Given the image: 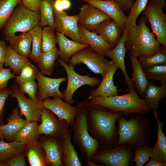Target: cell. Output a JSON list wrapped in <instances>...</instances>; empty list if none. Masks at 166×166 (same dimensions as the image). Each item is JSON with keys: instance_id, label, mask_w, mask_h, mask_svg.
Listing matches in <instances>:
<instances>
[{"instance_id": "6da1fadb", "label": "cell", "mask_w": 166, "mask_h": 166, "mask_svg": "<svg viewBox=\"0 0 166 166\" xmlns=\"http://www.w3.org/2000/svg\"><path fill=\"white\" fill-rule=\"evenodd\" d=\"M87 110L88 131L102 148H112L117 141L115 122L123 112L107 110L88 99L80 103Z\"/></svg>"}, {"instance_id": "7a4b0ae2", "label": "cell", "mask_w": 166, "mask_h": 166, "mask_svg": "<svg viewBox=\"0 0 166 166\" xmlns=\"http://www.w3.org/2000/svg\"><path fill=\"white\" fill-rule=\"evenodd\" d=\"M147 21L144 16H142L138 24L128 30L125 47L126 50L129 52V54L134 57L151 55L158 51L161 48L162 45L147 25Z\"/></svg>"}, {"instance_id": "3957f363", "label": "cell", "mask_w": 166, "mask_h": 166, "mask_svg": "<svg viewBox=\"0 0 166 166\" xmlns=\"http://www.w3.org/2000/svg\"><path fill=\"white\" fill-rule=\"evenodd\" d=\"M117 120L119 139L114 146L127 144L134 148L148 144L147 135L150 131L151 125L150 121L144 118L143 114L136 113L135 117L129 120L122 116Z\"/></svg>"}, {"instance_id": "277c9868", "label": "cell", "mask_w": 166, "mask_h": 166, "mask_svg": "<svg viewBox=\"0 0 166 166\" xmlns=\"http://www.w3.org/2000/svg\"><path fill=\"white\" fill-rule=\"evenodd\" d=\"M77 108L76 119L70 125L73 131L74 143L78 147L80 155L87 163L100 149V144L89 132L87 109L80 103Z\"/></svg>"}, {"instance_id": "5b68a950", "label": "cell", "mask_w": 166, "mask_h": 166, "mask_svg": "<svg viewBox=\"0 0 166 166\" xmlns=\"http://www.w3.org/2000/svg\"><path fill=\"white\" fill-rule=\"evenodd\" d=\"M94 104L113 111H120L125 116L132 113L145 114L150 111L144 99L138 96L135 88L127 94L107 97H90L88 99Z\"/></svg>"}, {"instance_id": "8992f818", "label": "cell", "mask_w": 166, "mask_h": 166, "mask_svg": "<svg viewBox=\"0 0 166 166\" xmlns=\"http://www.w3.org/2000/svg\"><path fill=\"white\" fill-rule=\"evenodd\" d=\"M40 20L39 10H31L21 3L16 7L4 27L3 34L5 40L8 41L16 32H29L39 25Z\"/></svg>"}, {"instance_id": "52a82bcc", "label": "cell", "mask_w": 166, "mask_h": 166, "mask_svg": "<svg viewBox=\"0 0 166 166\" xmlns=\"http://www.w3.org/2000/svg\"><path fill=\"white\" fill-rule=\"evenodd\" d=\"M165 0H150L143 14L150 23L159 42L166 47V14L163 11Z\"/></svg>"}, {"instance_id": "ba28073f", "label": "cell", "mask_w": 166, "mask_h": 166, "mask_svg": "<svg viewBox=\"0 0 166 166\" xmlns=\"http://www.w3.org/2000/svg\"><path fill=\"white\" fill-rule=\"evenodd\" d=\"M69 65L74 67L77 65L85 64L95 74H100L103 78L109 66L110 61L89 46L74 53L70 58Z\"/></svg>"}, {"instance_id": "9c48e42d", "label": "cell", "mask_w": 166, "mask_h": 166, "mask_svg": "<svg viewBox=\"0 0 166 166\" xmlns=\"http://www.w3.org/2000/svg\"><path fill=\"white\" fill-rule=\"evenodd\" d=\"M132 148L127 144L112 148H102L91 157L90 160L108 166H128L131 158Z\"/></svg>"}, {"instance_id": "30bf717a", "label": "cell", "mask_w": 166, "mask_h": 166, "mask_svg": "<svg viewBox=\"0 0 166 166\" xmlns=\"http://www.w3.org/2000/svg\"><path fill=\"white\" fill-rule=\"evenodd\" d=\"M57 61L64 68L67 74V85L63 93V98L68 104L71 105L74 103L73 94L80 87L87 85L93 87L100 84V81L97 77H90L89 75H80L75 71L74 67L68 65L60 58H58Z\"/></svg>"}, {"instance_id": "8fae6325", "label": "cell", "mask_w": 166, "mask_h": 166, "mask_svg": "<svg viewBox=\"0 0 166 166\" xmlns=\"http://www.w3.org/2000/svg\"><path fill=\"white\" fill-rule=\"evenodd\" d=\"M41 122L39 124L40 133L62 141L69 129V124L65 120L57 119L56 115L48 109L44 108L41 114Z\"/></svg>"}, {"instance_id": "7c38bea8", "label": "cell", "mask_w": 166, "mask_h": 166, "mask_svg": "<svg viewBox=\"0 0 166 166\" xmlns=\"http://www.w3.org/2000/svg\"><path fill=\"white\" fill-rule=\"evenodd\" d=\"M10 95L17 99L20 114L21 116H24L27 122L41 121V114L44 108L42 101H34L26 98L20 90L18 85L15 84L12 85Z\"/></svg>"}, {"instance_id": "4fadbf2b", "label": "cell", "mask_w": 166, "mask_h": 166, "mask_svg": "<svg viewBox=\"0 0 166 166\" xmlns=\"http://www.w3.org/2000/svg\"><path fill=\"white\" fill-rule=\"evenodd\" d=\"M54 13L56 31L82 44L79 34L78 15H68L65 11L59 13L54 11Z\"/></svg>"}, {"instance_id": "5bb4252c", "label": "cell", "mask_w": 166, "mask_h": 166, "mask_svg": "<svg viewBox=\"0 0 166 166\" xmlns=\"http://www.w3.org/2000/svg\"><path fill=\"white\" fill-rule=\"evenodd\" d=\"M38 92L37 97L38 100L43 101L50 97H64L63 93L60 91L59 87L61 84L66 80V77L51 78L45 76L38 70L36 75Z\"/></svg>"}, {"instance_id": "9a60e30c", "label": "cell", "mask_w": 166, "mask_h": 166, "mask_svg": "<svg viewBox=\"0 0 166 166\" xmlns=\"http://www.w3.org/2000/svg\"><path fill=\"white\" fill-rule=\"evenodd\" d=\"M79 9V24L91 31L101 22L111 19L104 12L88 3Z\"/></svg>"}, {"instance_id": "2e32d148", "label": "cell", "mask_w": 166, "mask_h": 166, "mask_svg": "<svg viewBox=\"0 0 166 166\" xmlns=\"http://www.w3.org/2000/svg\"><path fill=\"white\" fill-rule=\"evenodd\" d=\"M44 107L50 110L57 116L59 119L65 120L69 125L74 121L77 108L63 101L61 98L54 97L53 99L49 98L42 101Z\"/></svg>"}, {"instance_id": "e0dca14e", "label": "cell", "mask_w": 166, "mask_h": 166, "mask_svg": "<svg viewBox=\"0 0 166 166\" xmlns=\"http://www.w3.org/2000/svg\"><path fill=\"white\" fill-rule=\"evenodd\" d=\"M101 10L108 15L123 31L127 20L124 12L113 0H82Z\"/></svg>"}, {"instance_id": "ac0fdd59", "label": "cell", "mask_w": 166, "mask_h": 166, "mask_svg": "<svg viewBox=\"0 0 166 166\" xmlns=\"http://www.w3.org/2000/svg\"><path fill=\"white\" fill-rule=\"evenodd\" d=\"M128 35V33H123L118 43L114 48L108 51L106 56L110 58L121 69L124 76L126 83L128 85V91L129 92L135 88L132 79L129 77L127 72L124 62L126 51L125 43L127 39Z\"/></svg>"}, {"instance_id": "d6986e66", "label": "cell", "mask_w": 166, "mask_h": 166, "mask_svg": "<svg viewBox=\"0 0 166 166\" xmlns=\"http://www.w3.org/2000/svg\"><path fill=\"white\" fill-rule=\"evenodd\" d=\"M38 140L44 151L49 166H62L61 141L45 135L40 136Z\"/></svg>"}, {"instance_id": "ffe728a7", "label": "cell", "mask_w": 166, "mask_h": 166, "mask_svg": "<svg viewBox=\"0 0 166 166\" xmlns=\"http://www.w3.org/2000/svg\"><path fill=\"white\" fill-rule=\"evenodd\" d=\"M118 69L117 66L112 61H110L109 66L99 86L95 89L89 92L90 97H107L118 94L119 91L113 81L114 74Z\"/></svg>"}, {"instance_id": "44dd1931", "label": "cell", "mask_w": 166, "mask_h": 166, "mask_svg": "<svg viewBox=\"0 0 166 166\" xmlns=\"http://www.w3.org/2000/svg\"><path fill=\"white\" fill-rule=\"evenodd\" d=\"M78 26L82 43L88 45L99 54L106 56L108 51L112 48L104 37L88 30L79 24Z\"/></svg>"}, {"instance_id": "7402d4cb", "label": "cell", "mask_w": 166, "mask_h": 166, "mask_svg": "<svg viewBox=\"0 0 166 166\" xmlns=\"http://www.w3.org/2000/svg\"><path fill=\"white\" fill-rule=\"evenodd\" d=\"M6 121V124L0 126V132L6 142H11L14 140L17 133L28 122L22 117L17 107L14 109Z\"/></svg>"}, {"instance_id": "603a6c76", "label": "cell", "mask_w": 166, "mask_h": 166, "mask_svg": "<svg viewBox=\"0 0 166 166\" xmlns=\"http://www.w3.org/2000/svg\"><path fill=\"white\" fill-rule=\"evenodd\" d=\"M92 31L102 36L112 48L118 43L123 32L111 18L101 23Z\"/></svg>"}, {"instance_id": "cb8c5ba5", "label": "cell", "mask_w": 166, "mask_h": 166, "mask_svg": "<svg viewBox=\"0 0 166 166\" xmlns=\"http://www.w3.org/2000/svg\"><path fill=\"white\" fill-rule=\"evenodd\" d=\"M57 43L59 47V58L66 63L69 62L71 57L80 49L89 46L87 44L77 42L70 40L62 33L56 31Z\"/></svg>"}, {"instance_id": "d4e9b609", "label": "cell", "mask_w": 166, "mask_h": 166, "mask_svg": "<svg viewBox=\"0 0 166 166\" xmlns=\"http://www.w3.org/2000/svg\"><path fill=\"white\" fill-rule=\"evenodd\" d=\"M38 139L33 140L26 144L25 156L30 166H49L44 151Z\"/></svg>"}, {"instance_id": "484cf974", "label": "cell", "mask_w": 166, "mask_h": 166, "mask_svg": "<svg viewBox=\"0 0 166 166\" xmlns=\"http://www.w3.org/2000/svg\"><path fill=\"white\" fill-rule=\"evenodd\" d=\"M72 130L69 128L65 137L61 141L62 166H81L77 152L71 141Z\"/></svg>"}, {"instance_id": "4316f807", "label": "cell", "mask_w": 166, "mask_h": 166, "mask_svg": "<svg viewBox=\"0 0 166 166\" xmlns=\"http://www.w3.org/2000/svg\"><path fill=\"white\" fill-rule=\"evenodd\" d=\"M143 97L150 111L157 110L159 101L166 97V84L159 87L152 83H149Z\"/></svg>"}, {"instance_id": "83f0119b", "label": "cell", "mask_w": 166, "mask_h": 166, "mask_svg": "<svg viewBox=\"0 0 166 166\" xmlns=\"http://www.w3.org/2000/svg\"><path fill=\"white\" fill-rule=\"evenodd\" d=\"M132 69V79L135 90L137 94L143 97L147 86L149 83L144 70L139 64L138 58L128 54Z\"/></svg>"}, {"instance_id": "f1b7e54d", "label": "cell", "mask_w": 166, "mask_h": 166, "mask_svg": "<svg viewBox=\"0 0 166 166\" xmlns=\"http://www.w3.org/2000/svg\"><path fill=\"white\" fill-rule=\"evenodd\" d=\"M156 118L157 123V137L154 146L152 148L150 158L159 161L166 162V138L163 132V123L157 116V110L152 112Z\"/></svg>"}, {"instance_id": "f546056e", "label": "cell", "mask_w": 166, "mask_h": 166, "mask_svg": "<svg viewBox=\"0 0 166 166\" xmlns=\"http://www.w3.org/2000/svg\"><path fill=\"white\" fill-rule=\"evenodd\" d=\"M8 42L10 45L22 56L27 58L31 54L32 38L28 32L22 33L10 38Z\"/></svg>"}, {"instance_id": "4dcf8cb0", "label": "cell", "mask_w": 166, "mask_h": 166, "mask_svg": "<svg viewBox=\"0 0 166 166\" xmlns=\"http://www.w3.org/2000/svg\"><path fill=\"white\" fill-rule=\"evenodd\" d=\"M59 56V50L56 47L48 51L42 52L37 63L40 71L43 74L51 75Z\"/></svg>"}, {"instance_id": "1f68e13d", "label": "cell", "mask_w": 166, "mask_h": 166, "mask_svg": "<svg viewBox=\"0 0 166 166\" xmlns=\"http://www.w3.org/2000/svg\"><path fill=\"white\" fill-rule=\"evenodd\" d=\"M26 144L14 140L11 142L0 140V162H6L24 151Z\"/></svg>"}, {"instance_id": "d6a6232c", "label": "cell", "mask_w": 166, "mask_h": 166, "mask_svg": "<svg viewBox=\"0 0 166 166\" xmlns=\"http://www.w3.org/2000/svg\"><path fill=\"white\" fill-rule=\"evenodd\" d=\"M29 61L27 58L20 55L10 45H7L4 65L9 66L14 75L19 74L23 66Z\"/></svg>"}, {"instance_id": "836d02e7", "label": "cell", "mask_w": 166, "mask_h": 166, "mask_svg": "<svg viewBox=\"0 0 166 166\" xmlns=\"http://www.w3.org/2000/svg\"><path fill=\"white\" fill-rule=\"evenodd\" d=\"M39 124L36 121L27 122L17 133L14 140L26 144L41 136L39 131Z\"/></svg>"}, {"instance_id": "e575fe53", "label": "cell", "mask_w": 166, "mask_h": 166, "mask_svg": "<svg viewBox=\"0 0 166 166\" xmlns=\"http://www.w3.org/2000/svg\"><path fill=\"white\" fill-rule=\"evenodd\" d=\"M54 0H40L39 11L40 20L39 26L44 27L48 26L55 30V20L53 3Z\"/></svg>"}, {"instance_id": "d590c367", "label": "cell", "mask_w": 166, "mask_h": 166, "mask_svg": "<svg viewBox=\"0 0 166 166\" xmlns=\"http://www.w3.org/2000/svg\"><path fill=\"white\" fill-rule=\"evenodd\" d=\"M138 62L143 69L159 65H166V47L163 45L158 51L148 56H140Z\"/></svg>"}, {"instance_id": "8d00e7d4", "label": "cell", "mask_w": 166, "mask_h": 166, "mask_svg": "<svg viewBox=\"0 0 166 166\" xmlns=\"http://www.w3.org/2000/svg\"><path fill=\"white\" fill-rule=\"evenodd\" d=\"M148 0H136L132 4L127 16L125 28L123 32L128 33L129 29L136 25V20L141 13L145 9Z\"/></svg>"}, {"instance_id": "74e56055", "label": "cell", "mask_w": 166, "mask_h": 166, "mask_svg": "<svg viewBox=\"0 0 166 166\" xmlns=\"http://www.w3.org/2000/svg\"><path fill=\"white\" fill-rule=\"evenodd\" d=\"M42 28L38 25L28 32L31 37L32 44L30 58L32 61L36 63L42 53Z\"/></svg>"}, {"instance_id": "f35d334b", "label": "cell", "mask_w": 166, "mask_h": 166, "mask_svg": "<svg viewBox=\"0 0 166 166\" xmlns=\"http://www.w3.org/2000/svg\"><path fill=\"white\" fill-rule=\"evenodd\" d=\"M22 0H0V30L4 27L14 10Z\"/></svg>"}, {"instance_id": "ab89813d", "label": "cell", "mask_w": 166, "mask_h": 166, "mask_svg": "<svg viewBox=\"0 0 166 166\" xmlns=\"http://www.w3.org/2000/svg\"><path fill=\"white\" fill-rule=\"evenodd\" d=\"M54 30L48 26L42 29V52L48 51L56 47L57 37Z\"/></svg>"}, {"instance_id": "60d3db41", "label": "cell", "mask_w": 166, "mask_h": 166, "mask_svg": "<svg viewBox=\"0 0 166 166\" xmlns=\"http://www.w3.org/2000/svg\"><path fill=\"white\" fill-rule=\"evenodd\" d=\"M143 70L147 79L158 81L161 85L166 84V65H155Z\"/></svg>"}, {"instance_id": "b9f144b4", "label": "cell", "mask_w": 166, "mask_h": 166, "mask_svg": "<svg viewBox=\"0 0 166 166\" xmlns=\"http://www.w3.org/2000/svg\"><path fill=\"white\" fill-rule=\"evenodd\" d=\"M38 69L30 61L26 63L22 69L20 73L16 76L14 82L18 84L26 81L35 80Z\"/></svg>"}, {"instance_id": "7bdbcfd3", "label": "cell", "mask_w": 166, "mask_h": 166, "mask_svg": "<svg viewBox=\"0 0 166 166\" xmlns=\"http://www.w3.org/2000/svg\"><path fill=\"white\" fill-rule=\"evenodd\" d=\"M134 148L135 150L134 156L131 164L135 162L136 166H144V164L150 160L152 148L147 144L137 146Z\"/></svg>"}, {"instance_id": "ee69618b", "label": "cell", "mask_w": 166, "mask_h": 166, "mask_svg": "<svg viewBox=\"0 0 166 166\" xmlns=\"http://www.w3.org/2000/svg\"><path fill=\"white\" fill-rule=\"evenodd\" d=\"M17 85L21 91L27 94L30 98L34 101L38 100L37 97L38 85L35 80L20 83Z\"/></svg>"}, {"instance_id": "f6af8a7d", "label": "cell", "mask_w": 166, "mask_h": 166, "mask_svg": "<svg viewBox=\"0 0 166 166\" xmlns=\"http://www.w3.org/2000/svg\"><path fill=\"white\" fill-rule=\"evenodd\" d=\"M3 63H0V89L6 88L9 81L16 76L11 72L12 69L9 67L5 69L3 67Z\"/></svg>"}, {"instance_id": "bcb514c9", "label": "cell", "mask_w": 166, "mask_h": 166, "mask_svg": "<svg viewBox=\"0 0 166 166\" xmlns=\"http://www.w3.org/2000/svg\"><path fill=\"white\" fill-rule=\"evenodd\" d=\"M11 89L7 88L0 89V126L3 124V114L6 102L10 95Z\"/></svg>"}, {"instance_id": "7dc6e473", "label": "cell", "mask_w": 166, "mask_h": 166, "mask_svg": "<svg viewBox=\"0 0 166 166\" xmlns=\"http://www.w3.org/2000/svg\"><path fill=\"white\" fill-rule=\"evenodd\" d=\"M25 157L24 151L6 162L5 166H26Z\"/></svg>"}, {"instance_id": "c3c4849f", "label": "cell", "mask_w": 166, "mask_h": 166, "mask_svg": "<svg viewBox=\"0 0 166 166\" xmlns=\"http://www.w3.org/2000/svg\"><path fill=\"white\" fill-rule=\"evenodd\" d=\"M71 6L70 0H54L53 3L54 11L61 13L69 9Z\"/></svg>"}, {"instance_id": "681fc988", "label": "cell", "mask_w": 166, "mask_h": 166, "mask_svg": "<svg viewBox=\"0 0 166 166\" xmlns=\"http://www.w3.org/2000/svg\"><path fill=\"white\" fill-rule=\"evenodd\" d=\"M40 0H22V3L33 11H39Z\"/></svg>"}, {"instance_id": "f907efd6", "label": "cell", "mask_w": 166, "mask_h": 166, "mask_svg": "<svg viewBox=\"0 0 166 166\" xmlns=\"http://www.w3.org/2000/svg\"><path fill=\"white\" fill-rule=\"evenodd\" d=\"M119 6L121 9L129 14L130 8L134 2L133 0H113Z\"/></svg>"}, {"instance_id": "816d5d0a", "label": "cell", "mask_w": 166, "mask_h": 166, "mask_svg": "<svg viewBox=\"0 0 166 166\" xmlns=\"http://www.w3.org/2000/svg\"><path fill=\"white\" fill-rule=\"evenodd\" d=\"M7 45L5 42L0 40V63H4Z\"/></svg>"}, {"instance_id": "f5cc1de1", "label": "cell", "mask_w": 166, "mask_h": 166, "mask_svg": "<svg viewBox=\"0 0 166 166\" xmlns=\"http://www.w3.org/2000/svg\"><path fill=\"white\" fill-rule=\"evenodd\" d=\"M151 159L148 161V162L145 165V166H165L166 162L158 160L155 159Z\"/></svg>"}, {"instance_id": "db71d44e", "label": "cell", "mask_w": 166, "mask_h": 166, "mask_svg": "<svg viewBox=\"0 0 166 166\" xmlns=\"http://www.w3.org/2000/svg\"><path fill=\"white\" fill-rule=\"evenodd\" d=\"M86 166H103L102 165H98L97 164V163L95 162L90 160L88 162L86 163V164L85 165Z\"/></svg>"}, {"instance_id": "11a10c76", "label": "cell", "mask_w": 166, "mask_h": 166, "mask_svg": "<svg viewBox=\"0 0 166 166\" xmlns=\"http://www.w3.org/2000/svg\"><path fill=\"white\" fill-rule=\"evenodd\" d=\"M4 140V137L2 133L0 132V140Z\"/></svg>"}]
</instances>
